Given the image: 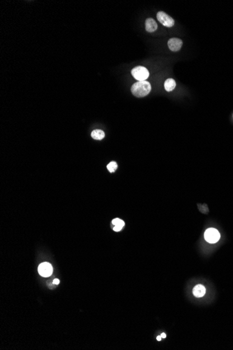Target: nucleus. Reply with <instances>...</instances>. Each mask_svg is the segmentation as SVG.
I'll list each match as a JSON object with an SVG mask.
<instances>
[{
	"instance_id": "f8f14e48",
	"label": "nucleus",
	"mask_w": 233,
	"mask_h": 350,
	"mask_svg": "<svg viewBox=\"0 0 233 350\" xmlns=\"http://www.w3.org/2000/svg\"><path fill=\"white\" fill-rule=\"evenodd\" d=\"M112 223L113 225L119 226L122 227V228H123L124 226V222L123 220H120V219H119V218L114 219V220H112Z\"/></svg>"
},
{
	"instance_id": "f03ea898",
	"label": "nucleus",
	"mask_w": 233,
	"mask_h": 350,
	"mask_svg": "<svg viewBox=\"0 0 233 350\" xmlns=\"http://www.w3.org/2000/svg\"><path fill=\"white\" fill-rule=\"evenodd\" d=\"M131 74L137 81H143L148 78L149 76V71L145 67L138 66L133 68L131 71Z\"/></svg>"
},
{
	"instance_id": "4468645a",
	"label": "nucleus",
	"mask_w": 233,
	"mask_h": 350,
	"mask_svg": "<svg viewBox=\"0 0 233 350\" xmlns=\"http://www.w3.org/2000/svg\"><path fill=\"white\" fill-rule=\"evenodd\" d=\"M59 283V280H58V279H55V280H54V281H53L54 284H58Z\"/></svg>"
},
{
	"instance_id": "7ed1b4c3",
	"label": "nucleus",
	"mask_w": 233,
	"mask_h": 350,
	"mask_svg": "<svg viewBox=\"0 0 233 350\" xmlns=\"http://www.w3.org/2000/svg\"><path fill=\"white\" fill-rule=\"evenodd\" d=\"M221 237L220 233L217 229L209 228L204 232V239L209 243H216L219 240Z\"/></svg>"
},
{
	"instance_id": "9d476101",
	"label": "nucleus",
	"mask_w": 233,
	"mask_h": 350,
	"mask_svg": "<svg viewBox=\"0 0 233 350\" xmlns=\"http://www.w3.org/2000/svg\"><path fill=\"white\" fill-rule=\"evenodd\" d=\"M91 136L95 140H102L105 137V133L101 129H96L93 131Z\"/></svg>"
},
{
	"instance_id": "2eb2a0df",
	"label": "nucleus",
	"mask_w": 233,
	"mask_h": 350,
	"mask_svg": "<svg viewBox=\"0 0 233 350\" xmlns=\"http://www.w3.org/2000/svg\"><path fill=\"white\" fill-rule=\"evenodd\" d=\"M161 338H166V334H164V333H163V334H161Z\"/></svg>"
},
{
	"instance_id": "39448f33",
	"label": "nucleus",
	"mask_w": 233,
	"mask_h": 350,
	"mask_svg": "<svg viewBox=\"0 0 233 350\" xmlns=\"http://www.w3.org/2000/svg\"><path fill=\"white\" fill-rule=\"evenodd\" d=\"M38 271L40 275L43 276V277L47 278L52 275L53 268L50 264L48 262H44L40 264L39 266Z\"/></svg>"
},
{
	"instance_id": "ddd939ff",
	"label": "nucleus",
	"mask_w": 233,
	"mask_h": 350,
	"mask_svg": "<svg viewBox=\"0 0 233 350\" xmlns=\"http://www.w3.org/2000/svg\"><path fill=\"white\" fill-rule=\"evenodd\" d=\"M121 229H122V228H121V227H120V226H115L114 228H113V230H114L115 231L117 232V231H121Z\"/></svg>"
},
{
	"instance_id": "f257e3e1",
	"label": "nucleus",
	"mask_w": 233,
	"mask_h": 350,
	"mask_svg": "<svg viewBox=\"0 0 233 350\" xmlns=\"http://www.w3.org/2000/svg\"><path fill=\"white\" fill-rule=\"evenodd\" d=\"M130 90L133 95L136 97H144L151 92L152 87L148 81H138L132 85Z\"/></svg>"
},
{
	"instance_id": "1a4fd4ad",
	"label": "nucleus",
	"mask_w": 233,
	"mask_h": 350,
	"mask_svg": "<svg viewBox=\"0 0 233 350\" xmlns=\"http://www.w3.org/2000/svg\"><path fill=\"white\" fill-rule=\"evenodd\" d=\"M176 87V82L174 79L168 78L165 81L164 87L167 92H171Z\"/></svg>"
},
{
	"instance_id": "9b49d317",
	"label": "nucleus",
	"mask_w": 233,
	"mask_h": 350,
	"mask_svg": "<svg viewBox=\"0 0 233 350\" xmlns=\"http://www.w3.org/2000/svg\"><path fill=\"white\" fill-rule=\"evenodd\" d=\"M107 169L110 173L115 172L116 169H117V164L115 161H111L110 163L107 164Z\"/></svg>"
},
{
	"instance_id": "0eeeda50",
	"label": "nucleus",
	"mask_w": 233,
	"mask_h": 350,
	"mask_svg": "<svg viewBox=\"0 0 233 350\" xmlns=\"http://www.w3.org/2000/svg\"><path fill=\"white\" fill-rule=\"evenodd\" d=\"M206 293V289L203 284H198L193 289V294L197 298H201L204 296Z\"/></svg>"
},
{
	"instance_id": "423d86ee",
	"label": "nucleus",
	"mask_w": 233,
	"mask_h": 350,
	"mask_svg": "<svg viewBox=\"0 0 233 350\" xmlns=\"http://www.w3.org/2000/svg\"><path fill=\"white\" fill-rule=\"evenodd\" d=\"M182 41L177 38L170 39L167 42V45H168L170 50L173 51V52H177V51L180 50L182 46Z\"/></svg>"
},
{
	"instance_id": "20e7f679",
	"label": "nucleus",
	"mask_w": 233,
	"mask_h": 350,
	"mask_svg": "<svg viewBox=\"0 0 233 350\" xmlns=\"http://www.w3.org/2000/svg\"><path fill=\"white\" fill-rule=\"evenodd\" d=\"M156 17H157L158 21L160 22L163 26L171 27L175 25L174 19L172 18L171 17L167 15V13L163 12V11H159V12H158Z\"/></svg>"
},
{
	"instance_id": "dca6fc26",
	"label": "nucleus",
	"mask_w": 233,
	"mask_h": 350,
	"mask_svg": "<svg viewBox=\"0 0 233 350\" xmlns=\"http://www.w3.org/2000/svg\"><path fill=\"white\" fill-rule=\"evenodd\" d=\"M156 339H157L158 341H161V336H160V335H159V336H158L157 338H156Z\"/></svg>"
},
{
	"instance_id": "6e6552de",
	"label": "nucleus",
	"mask_w": 233,
	"mask_h": 350,
	"mask_svg": "<svg viewBox=\"0 0 233 350\" xmlns=\"http://www.w3.org/2000/svg\"><path fill=\"white\" fill-rule=\"evenodd\" d=\"M157 24L153 18H147L145 21V29L148 32H153L157 30Z\"/></svg>"
}]
</instances>
